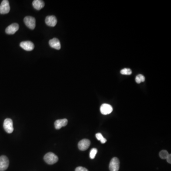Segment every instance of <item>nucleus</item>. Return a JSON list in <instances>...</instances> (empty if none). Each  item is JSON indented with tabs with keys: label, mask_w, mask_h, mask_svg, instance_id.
Here are the masks:
<instances>
[{
	"label": "nucleus",
	"mask_w": 171,
	"mask_h": 171,
	"mask_svg": "<svg viewBox=\"0 0 171 171\" xmlns=\"http://www.w3.org/2000/svg\"><path fill=\"white\" fill-rule=\"evenodd\" d=\"M44 160L45 162L49 165H53L58 161L59 158L56 155L50 152L45 155Z\"/></svg>",
	"instance_id": "nucleus-1"
},
{
	"label": "nucleus",
	"mask_w": 171,
	"mask_h": 171,
	"mask_svg": "<svg viewBox=\"0 0 171 171\" xmlns=\"http://www.w3.org/2000/svg\"><path fill=\"white\" fill-rule=\"evenodd\" d=\"M3 128L7 133L11 134L13 131V122L10 118L5 119L3 123Z\"/></svg>",
	"instance_id": "nucleus-2"
},
{
	"label": "nucleus",
	"mask_w": 171,
	"mask_h": 171,
	"mask_svg": "<svg viewBox=\"0 0 171 171\" xmlns=\"http://www.w3.org/2000/svg\"><path fill=\"white\" fill-rule=\"evenodd\" d=\"M24 22L25 25L31 30H33L36 26V20L32 16H26L24 18Z\"/></svg>",
	"instance_id": "nucleus-3"
},
{
	"label": "nucleus",
	"mask_w": 171,
	"mask_h": 171,
	"mask_svg": "<svg viewBox=\"0 0 171 171\" xmlns=\"http://www.w3.org/2000/svg\"><path fill=\"white\" fill-rule=\"evenodd\" d=\"M10 11L9 2L7 0H3L0 5V13L2 14L8 13Z\"/></svg>",
	"instance_id": "nucleus-4"
},
{
	"label": "nucleus",
	"mask_w": 171,
	"mask_h": 171,
	"mask_svg": "<svg viewBox=\"0 0 171 171\" xmlns=\"http://www.w3.org/2000/svg\"><path fill=\"white\" fill-rule=\"evenodd\" d=\"M120 162L117 157H114L110 162L109 168L110 171H118L119 169Z\"/></svg>",
	"instance_id": "nucleus-5"
},
{
	"label": "nucleus",
	"mask_w": 171,
	"mask_h": 171,
	"mask_svg": "<svg viewBox=\"0 0 171 171\" xmlns=\"http://www.w3.org/2000/svg\"><path fill=\"white\" fill-rule=\"evenodd\" d=\"M9 161L5 155L0 156V171H5L9 166Z\"/></svg>",
	"instance_id": "nucleus-6"
},
{
	"label": "nucleus",
	"mask_w": 171,
	"mask_h": 171,
	"mask_svg": "<svg viewBox=\"0 0 171 171\" xmlns=\"http://www.w3.org/2000/svg\"><path fill=\"white\" fill-rule=\"evenodd\" d=\"M101 114L104 115H108L112 112L113 109L112 106L108 104H103L101 106L100 108Z\"/></svg>",
	"instance_id": "nucleus-7"
},
{
	"label": "nucleus",
	"mask_w": 171,
	"mask_h": 171,
	"mask_svg": "<svg viewBox=\"0 0 171 171\" xmlns=\"http://www.w3.org/2000/svg\"><path fill=\"white\" fill-rule=\"evenodd\" d=\"M20 46L23 50L28 51H32L34 48V45L30 41H22L20 43Z\"/></svg>",
	"instance_id": "nucleus-8"
},
{
	"label": "nucleus",
	"mask_w": 171,
	"mask_h": 171,
	"mask_svg": "<svg viewBox=\"0 0 171 171\" xmlns=\"http://www.w3.org/2000/svg\"><path fill=\"white\" fill-rule=\"evenodd\" d=\"M90 145V141L88 139H83L79 141L78 147L81 151H85L89 148Z\"/></svg>",
	"instance_id": "nucleus-9"
},
{
	"label": "nucleus",
	"mask_w": 171,
	"mask_h": 171,
	"mask_svg": "<svg viewBox=\"0 0 171 171\" xmlns=\"http://www.w3.org/2000/svg\"><path fill=\"white\" fill-rule=\"evenodd\" d=\"M19 29V25L16 23H14L11 24L7 27L5 32L8 34H14L16 32H17Z\"/></svg>",
	"instance_id": "nucleus-10"
},
{
	"label": "nucleus",
	"mask_w": 171,
	"mask_h": 171,
	"mask_svg": "<svg viewBox=\"0 0 171 171\" xmlns=\"http://www.w3.org/2000/svg\"><path fill=\"white\" fill-rule=\"evenodd\" d=\"M45 23L47 25L51 27H54L57 23V19L53 15L47 16L45 19Z\"/></svg>",
	"instance_id": "nucleus-11"
},
{
	"label": "nucleus",
	"mask_w": 171,
	"mask_h": 171,
	"mask_svg": "<svg viewBox=\"0 0 171 171\" xmlns=\"http://www.w3.org/2000/svg\"><path fill=\"white\" fill-rule=\"evenodd\" d=\"M49 44H50V46L53 49H56L58 50L61 49V42H60V40L57 38H54L50 40Z\"/></svg>",
	"instance_id": "nucleus-12"
},
{
	"label": "nucleus",
	"mask_w": 171,
	"mask_h": 171,
	"mask_svg": "<svg viewBox=\"0 0 171 171\" xmlns=\"http://www.w3.org/2000/svg\"><path fill=\"white\" fill-rule=\"evenodd\" d=\"M68 120L67 119H59L56 121L54 123L55 127L56 129H60L61 128L65 127L68 124Z\"/></svg>",
	"instance_id": "nucleus-13"
},
{
	"label": "nucleus",
	"mask_w": 171,
	"mask_h": 171,
	"mask_svg": "<svg viewBox=\"0 0 171 171\" xmlns=\"http://www.w3.org/2000/svg\"><path fill=\"white\" fill-rule=\"evenodd\" d=\"M33 7L37 10H40L44 7L45 3L41 0H34L33 2Z\"/></svg>",
	"instance_id": "nucleus-14"
},
{
	"label": "nucleus",
	"mask_w": 171,
	"mask_h": 171,
	"mask_svg": "<svg viewBox=\"0 0 171 171\" xmlns=\"http://www.w3.org/2000/svg\"><path fill=\"white\" fill-rule=\"evenodd\" d=\"M96 139L99 140V141H100L102 144H105L106 142V139L105 138L103 137V135L99 133L96 134Z\"/></svg>",
	"instance_id": "nucleus-15"
},
{
	"label": "nucleus",
	"mask_w": 171,
	"mask_h": 171,
	"mask_svg": "<svg viewBox=\"0 0 171 171\" xmlns=\"http://www.w3.org/2000/svg\"><path fill=\"white\" fill-rule=\"evenodd\" d=\"M145 81V77L141 74H139L135 78V81L137 83L139 84Z\"/></svg>",
	"instance_id": "nucleus-16"
},
{
	"label": "nucleus",
	"mask_w": 171,
	"mask_h": 171,
	"mask_svg": "<svg viewBox=\"0 0 171 171\" xmlns=\"http://www.w3.org/2000/svg\"><path fill=\"white\" fill-rule=\"evenodd\" d=\"M169 153L166 150H162L159 153V156L162 159H166L167 157L169 155Z\"/></svg>",
	"instance_id": "nucleus-17"
},
{
	"label": "nucleus",
	"mask_w": 171,
	"mask_h": 171,
	"mask_svg": "<svg viewBox=\"0 0 171 171\" xmlns=\"http://www.w3.org/2000/svg\"><path fill=\"white\" fill-rule=\"evenodd\" d=\"M120 73L122 75H130L132 74V72L130 68H125L122 69Z\"/></svg>",
	"instance_id": "nucleus-18"
},
{
	"label": "nucleus",
	"mask_w": 171,
	"mask_h": 171,
	"mask_svg": "<svg viewBox=\"0 0 171 171\" xmlns=\"http://www.w3.org/2000/svg\"><path fill=\"white\" fill-rule=\"evenodd\" d=\"M97 153H98V150L96 149L95 148H92L91 151H90V154H89L90 158L91 159H94Z\"/></svg>",
	"instance_id": "nucleus-19"
},
{
	"label": "nucleus",
	"mask_w": 171,
	"mask_h": 171,
	"mask_svg": "<svg viewBox=\"0 0 171 171\" xmlns=\"http://www.w3.org/2000/svg\"><path fill=\"white\" fill-rule=\"evenodd\" d=\"M75 171H89V170L83 167L79 166L76 168Z\"/></svg>",
	"instance_id": "nucleus-20"
},
{
	"label": "nucleus",
	"mask_w": 171,
	"mask_h": 171,
	"mask_svg": "<svg viewBox=\"0 0 171 171\" xmlns=\"http://www.w3.org/2000/svg\"><path fill=\"white\" fill-rule=\"evenodd\" d=\"M167 161L169 164H171V154H169V155H168V157H167L166 158Z\"/></svg>",
	"instance_id": "nucleus-21"
}]
</instances>
